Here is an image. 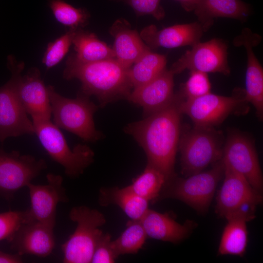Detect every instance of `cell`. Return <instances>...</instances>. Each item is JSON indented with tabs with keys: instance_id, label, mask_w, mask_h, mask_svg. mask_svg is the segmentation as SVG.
Segmentation results:
<instances>
[{
	"instance_id": "obj_19",
	"label": "cell",
	"mask_w": 263,
	"mask_h": 263,
	"mask_svg": "<svg viewBox=\"0 0 263 263\" xmlns=\"http://www.w3.org/2000/svg\"><path fill=\"white\" fill-rule=\"evenodd\" d=\"M139 221L147 237L174 244L187 239L197 226L195 222L189 220L181 224L168 213L149 208Z\"/></svg>"
},
{
	"instance_id": "obj_1",
	"label": "cell",
	"mask_w": 263,
	"mask_h": 263,
	"mask_svg": "<svg viewBox=\"0 0 263 263\" xmlns=\"http://www.w3.org/2000/svg\"><path fill=\"white\" fill-rule=\"evenodd\" d=\"M181 99L178 93L175 94L166 107L124 129L144 150L147 164L163 173L166 183L176 176L174 166L180 137Z\"/></svg>"
},
{
	"instance_id": "obj_11",
	"label": "cell",
	"mask_w": 263,
	"mask_h": 263,
	"mask_svg": "<svg viewBox=\"0 0 263 263\" xmlns=\"http://www.w3.org/2000/svg\"><path fill=\"white\" fill-rule=\"evenodd\" d=\"M47 168L43 159L22 154L19 151L7 152L0 149V195L10 200L20 188Z\"/></svg>"
},
{
	"instance_id": "obj_17",
	"label": "cell",
	"mask_w": 263,
	"mask_h": 263,
	"mask_svg": "<svg viewBox=\"0 0 263 263\" xmlns=\"http://www.w3.org/2000/svg\"><path fill=\"white\" fill-rule=\"evenodd\" d=\"M174 74L166 69L153 80L133 89L127 100L142 107L144 117L168 106L173 100Z\"/></svg>"
},
{
	"instance_id": "obj_14",
	"label": "cell",
	"mask_w": 263,
	"mask_h": 263,
	"mask_svg": "<svg viewBox=\"0 0 263 263\" xmlns=\"http://www.w3.org/2000/svg\"><path fill=\"white\" fill-rule=\"evenodd\" d=\"M44 185L29 183L31 206L27 209L29 222L37 221L54 228L56 222V207L69 201L61 175L49 173Z\"/></svg>"
},
{
	"instance_id": "obj_25",
	"label": "cell",
	"mask_w": 263,
	"mask_h": 263,
	"mask_svg": "<svg viewBox=\"0 0 263 263\" xmlns=\"http://www.w3.org/2000/svg\"><path fill=\"white\" fill-rule=\"evenodd\" d=\"M166 56L146 52L128 69V75L133 89L153 80L166 68Z\"/></svg>"
},
{
	"instance_id": "obj_15",
	"label": "cell",
	"mask_w": 263,
	"mask_h": 263,
	"mask_svg": "<svg viewBox=\"0 0 263 263\" xmlns=\"http://www.w3.org/2000/svg\"><path fill=\"white\" fill-rule=\"evenodd\" d=\"M17 90L22 105L32 120H50L52 108L47 87L37 68H32L19 76Z\"/></svg>"
},
{
	"instance_id": "obj_28",
	"label": "cell",
	"mask_w": 263,
	"mask_h": 263,
	"mask_svg": "<svg viewBox=\"0 0 263 263\" xmlns=\"http://www.w3.org/2000/svg\"><path fill=\"white\" fill-rule=\"evenodd\" d=\"M48 5L56 20L70 29L82 28L90 18L86 9L76 8L64 0H49Z\"/></svg>"
},
{
	"instance_id": "obj_5",
	"label": "cell",
	"mask_w": 263,
	"mask_h": 263,
	"mask_svg": "<svg viewBox=\"0 0 263 263\" xmlns=\"http://www.w3.org/2000/svg\"><path fill=\"white\" fill-rule=\"evenodd\" d=\"M224 145L223 132L214 128L194 126L184 131L178 148L182 174L186 177L197 173L222 159Z\"/></svg>"
},
{
	"instance_id": "obj_30",
	"label": "cell",
	"mask_w": 263,
	"mask_h": 263,
	"mask_svg": "<svg viewBox=\"0 0 263 263\" xmlns=\"http://www.w3.org/2000/svg\"><path fill=\"white\" fill-rule=\"evenodd\" d=\"M211 88L207 73L192 71H190L188 79L182 85L178 94L183 99H191L211 93Z\"/></svg>"
},
{
	"instance_id": "obj_8",
	"label": "cell",
	"mask_w": 263,
	"mask_h": 263,
	"mask_svg": "<svg viewBox=\"0 0 263 263\" xmlns=\"http://www.w3.org/2000/svg\"><path fill=\"white\" fill-rule=\"evenodd\" d=\"M69 218L76 223L74 232L61 246L65 263H89L95 246L103 234L100 227L106 222L97 209L85 206L73 207Z\"/></svg>"
},
{
	"instance_id": "obj_2",
	"label": "cell",
	"mask_w": 263,
	"mask_h": 263,
	"mask_svg": "<svg viewBox=\"0 0 263 263\" xmlns=\"http://www.w3.org/2000/svg\"><path fill=\"white\" fill-rule=\"evenodd\" d=\"M66 80L77 79L81 83L80 92L95 96L101 107L117 100L127 99L133 89L124 68L115 58L84 62L74 54L66 61L63 73Z\"/></svg>"
},
{
	"instance_id": "obj_24",
	"label": "cell",
	"mask_w": 263,
	"mask_h": 263,
	"mask_svg": "<svg viewBox=\"0 0 263 263\" xmlns=\"http://www.w3.org/2000/svg\"><path fill=\"white\" fill-rule=\"evenodd\" d=\"M72 44L75 52V56L82 62L115 58L113 48L98 39L94 34L82 28L76 29Z\"/></svg>"
},
{
	"instance_id": "obj_31",
	"label": "cell",
	"mask_w": 263,
	"mask_h": 263,
	"mask_svg": "<svg viewBox=\"0 0 263 263\" xmlns=\"http://www.w3.org/2000/svg\"><path fill=\"white\" fill-rule=\"evenodd\" d=\"M29 222L27 210L12 211L0 213V241H9L23 223Z\"/></svg>"
},
{
	"instance_id": "obj_27",
	"label": "cell",
	"mask_w": 263,
	"mask_h": 263,
	"mask_svg": "<svg viewBox=\"0 0 263 263\" xmlns=\"http://www.w3.org/2000/svg\"><path fill=\"white\" fill-rule=\"evenodd\" d=\"M147 238L140 221L132 220L127 223L121 235L112 241V246L117 257L120 255L135 254L142 248Z\"/></svg>"
},
{
	"instance_id": "obj_18",
	"label": "cell",
	"mask_w": 263,
	"mask_h": 263,
	"mask_svg": "<svg viewBox=\"0 0 263 263\" xmlns=\"http://www.w3.org/2000/svg\"><path fill=\"white\" fill-rule=\"evenodd\" d=\"M54 228L37 221L22 224L8 241L10 248L17 253L49 256L55 245Z\"/></svg>"
},
{
	"instance_id": "obj_9",
	"label": "cell",
	"mask_w": 263,
	"mask_h": 263,
	"mask_svg": "<svg viewBox=\"0 0 263 263\" xmlns=\"http://www.w3.org/2000/svg\"><path fill=\"white\" fill-rule=\"evenodd\" d=\"M223 161L224 181L217 194L215 213L225 220L232 216L242 215L251 221L255 217L257 206L262 203V194L256 190L243 175Z\"/></svg>"
},
{
	"instance_id": "obj_29",
	"label": "cell",
	"mask_w": 263,
	"mask_h": 263,
	"mask_svg": "<svg viewBox=\"0 0 263 263\" xmlns=\"http://www.w3.org/2000/svg\"><path fill=\"white\" fill-rule=\"evenodd\" d=\"M76 29H70L65 34L48 44L42 58V63L47 69L57 65L68 53Z\"/></svg>"
},
{
	"instance_id": "obj_4",
	"label": "cell",
	"mask_w": 263,
	"mask_h": 263,
	"mask_svg": "<svg viewBox=\"0 0 263 263\" xmlns=\"http://www.w3.org/2000/svg\"><path fill=\"white\" fill-rule=\"evenodd\" d=\"M225 165L222 159L207 171L188 177L176 176L166 182L157 200L171 198L185 203L199 214L207 212L217 185L223 178Z\"/></svg>"
},
{
	"instance_id": "obj_32",
	"label": "cell",
	"mask_w": 263,
	"mask_h": 263,
	"mask_svg": "<svg viewBox=\"0 0 263 263\" xmlns=\"http://www.w3.org/2000/svg\"><path fill=\"white\" fill-rule=\"evenodd\" d=\"M123 2L134 11L137 16L150 15L157 20L163 19L165 11L161 5V0H112Z\"/></svg>"
},
{
	"instance_id": "obj_3",
	"label": "cell",
	"mask_w": 263,
	"mask_h": 263,
	"mask_svg": "<svg viewBox=\"0 0 263 263\" xmlns=\"http://www.w3.org/2000/svg\"><path fill=\"white\" fill-rule=\"evenodd\" d=\"M52 108L54 124L78 136L86 142H94L103 134L96 129L94 115L98 106L90 99V96L79 92L74 99L63 96L55 88L47 86Z\"/></svg>"
},
{
	"instance_id": "obj_7",
	"label": "cell",
	"mask_w": 263,
	"mask_h": 263,
	"mask_svg": "<svg viewBox=\"0 0 263 263\" xmlns=\"http://www.w3.org/2000/svg\"><path fill=\"white\" fill-rule=\"evenodd\" d=\"M35 133L51 158L62 166L70 178L79 177L94 161V153L87 145L78 144L73 150L51 120H32Z\"/></svg>"
},
{
	"instance_id": "obj_20",
	"label": "cell",
	"mask_w": 263,
	"mask_h": 263,
	"mask_svg": "<svg viewBox=\"0 0 263 263\" xmlns=\"http://www.w3.org/2000/svg\"><path fill=\"white\" fill-rule=\"evenodd\" d=\"M114 38L113 48L115 58L129 69L143 54L151 49L144 42L136 30L132 29L123 19H117L110 29Z\"/></svg>"
},
{
	"instance_id": "obj_35",
	"label": "cell",
	"mask_w": 263,
	"mask_h": 263,
	"mask_svg": "<svg viewBox=\"0 0 263 263\" xmlns=\"http://www.w3.org/2000/svg\"><path fill=\"white\" fill-rule=\"evenodd\" d=\"M179 2L181 6L187 12L194 11L201 0H174Z\"/></svg>"
},
{
	"instance_id": "obj_12",
	"label": "cell",
	"mask_w": 263,
	"mask_h": 263,
	"mask_svg": "<svg viewBox=\"0 0 263 263\" xmlns=\"http://www.w3.org/2000/svg\"><path fill=\"white\" fill-rule=\"evenodd\" d=\"M223 159L262 194L263 174L253 140L238 130L229 131L224 145Z\"/></svg>"
},
{
	"instance_id": "obj_10",
	"label": "cell",
	"mask_w": 263,
	"mask_h": 263,
	"mask_svg": "<svg viewBox=\"0 0 263 263\" xmlns=\"http://www.w3.org/2000/svg\"><path fill=\"white\" fill-rule=\"evenodd\" d=\"M7 66L11 73L9 80L0 87V142L7 138L25 134H35L32 121L28 117L19 97L17 83L24 67L23 62H18L10 55Z\"/></svg>"
},
{
	"instance_id": "obj_16",
	"label": "cell",
	"mask_w": 263,
	"mask_h": 263,
	"mask_svg": "<svg viewBox=\"0 0 263 263\" xmlns=\"http://www.w3.org/2000/svg\"><path fill=\"white\" fill-rule=\"evenodd\" d=\"M205 32L198 21L177 24L158 30L154 25L145 27L139 33L141 38L150 48H174L192 46L200 41Z\"/></svg>"
},
{
	"instance_id": "obj_22",
	"label": "cell",
	"mask_w": 263,
	"mask_h": 263,
	"mask_svg": "<svg viewBox=\"0 0 263 263\" xmlns=\"http://www.w3.org/2000/svg\"><path fill=\"white\" fill-rule=\"evenodd\" d=\"M99 203L102 206H118L132 220H140L148 210L149 202L125 188H102Z\"/></svg>"
},
{
	"instance_id": "obj_13",
	"label": "cell",
	"mask_w": 263,
	"mask_h": 263,
	"mask_svg": "<svg viewBox=\"0 0 263 263\" xmlns=\"http://www.w3.org/2000/svg\"><path fill=\"white\" fill-rule=\"evenodd\" d=\"M191 47L172 65L169 70L174 75L185 70L230 74L227 45L225 41L213 38L205 42L200 41Z\"/></svg>"
},
{
	"instance_id": "obj_26",
	"label": "cell",
	"mask_w": 263,
	"mask_h": 263,
	"mask_svg": "<svg viewBox=\"0 0 263 263\" xmlns=\"http://www.w3.org/2000/svg\"><path fill=\"white\" fill-rule=\"evenodd\" d=\"M166 182L162 173L147 164L143 172L126 188L149 201H155L157 199Z\"/></svg>"
},
{
	"instance_id": "obj_21",
	"label": "cell",
	"mask_w": 263,
	"mask_h": 263,
	"mask_svg": "<svg viewBox=\"0 0 263 263\" xmlns=\"http://www.w3.org/2000/svg\"><path fill=\"white\" fill-rule=\"evenodd\" d=\"M194 12L205 32L216 18H229L245 22L251 14V9L241 0H201Z\"/></svg>"
},
{
	"instance_id": "obj_6",
	"label": "cell",
	"mask_w": 263,
	"mask_h": 263,
	"mask_svg": "<svg viewBox=\"0 0 263 263\" xmlns=\"http://www.w3.org/2000/svg\"><path fill=\"white\" fill-rule=\"evenodd\" d=\"M248 104L244 89L237 88L229 96L210 93L191 99L182 98L180 110L191 119L194 126L214 128L230 115L245 114L249 111Z\"/></svg>"
},
{
	"instance_id": "obj_23",
	"label": "cell",
	"mask_w": 263,
	"mask_h": 263,
	"mask_svg": "<svg viewBox=\"0 0 263 263\" xmlns=\"http://www.w3.org/2000/svg\"><path fill=\"white\" fill-rule=\"evenodd\" d=\"M227 222L223 231L218 255H235L243 257L246 252L247 244L245 217L237 215L226 219Z\"/></svg>"
},
{
	"instance_id": "obj_33",
	"label": "cell",
	"mask_w": 263,
	"mask_h": 263,
	"mask_svg": "<svg viewBox=\"0 0 263 263\" xmlns=\"http://www.w3.org/2000/svg\"><path fill=\"white\" fill-rule=\"evenodd\" d=\"M117 258L112 246L110 235L103 234L95 246L91 263H113Z\"/></svg>"
},
{
	"instance_id": "obj_34",
	"label": "cell",
	"mask_w": 263,
	"mask_h": 263,
	"mask_svg": "<svg viewBox=\"0 0 263 263\" xmlns=\"http://www.w3.org/2000/svg\"><path fill=\"white\" fill-rule=\"evenodd\" d=\"M21 255L11 254L0 250V263H19L22 262Z\"/></svg>"
}]
</instances>
